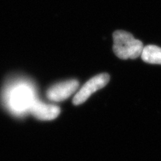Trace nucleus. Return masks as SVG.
<instances>
[{
	"label": "nucleus",
	"instance_id": "nucleus-2",
	"mask_svg": "<svg viewBox=\"0 0 161 161\" xmlns=\"http://www.w3.org/2000/svg\"><path fill=\"white\" fill-rule=\"evenodd\" d=\"M114 52L121 59H135L141 55L143 44L131 34L125 31H116L113 35Z\"/></svg>",
	"mask_w": 161,
	"mask_h": 161
},
{
	"label": "nucleus",
	"instance_id": "nucleus-6",
	"mask_svg": "<svg viewBox=\"0 0 161 161\" xmlns=\"http://www.w3.org/2000/svg\"><path fill=\"white\" fill-rule=\"evenodd\" d=\"M140 56L146 63L161 64V48L159 46L154 45L145 46Z\"/></svg>",
	"mask_w": 161,
	"mask_h": 161
},
{
	"label": "nucleus",
	"instance_id": "nucleus-1",
	"mask_svg": "<svg viewBox=\"0 0 161 161\" xmlns=\"http://www.w3.org/2000/svg\"><path fill=\"white\" fill-rule=\"evenodd\" d=\"M37 99L35 85L25 78L11 80L3 90V102L5 108L17 116L30 114L32 106Z\"/></svg>",
	"mask_w": 161,
	"mask_h": 161
},
{
	"label": "nucleus",
	"instance_id": "nucleus-4",
	"mask_svg": "<svg viewBox=\"0 0 161 161\" xmlns=\"http://www.w3.org/2000/svg\"><path fill=\"white\" fill-rule=\"evenodd\" d=\"M79 83L77 80H69L55 84L47 91V98L52 102H62L77 90Z\"/></svg>",
	"mask_w": 161,
	"mask_h": 161
},
{
	"label": "nucleus",
	"instance_id": "nucleus-3",
	"mask_svg": "<svg viewBox=\"0 0 161 161\" xmlns=\"http://www.w3.org/2000/svg\"><path fill=\"white\" fill-rule=\"evenodd\" d=\"M110 80V75L107 73H102L94 76L86 81L73 98V104L78 105L86 102L92 93L102 89L108 84Z\"/></svg>",
	"mask_w": 161,
	"mask_h": 161
},
{
	"label": "nucleus",
	"instance_id": "nucleus-5",
	"mask_svg": "<svg viewBox=\"0 0 161 161\" xmlns=\"http://www.w3.org/2000/svg\"><path fill=\"white\" fill-rule=\"evenodd\" d=\"M60 110L58 106L51 104H46L39 98L33 104L30 114L35 117L41 120L55 119L59 116Z\"/></svg>",
	"mask_w": 161,
	"mask_h": 161
}]
</instances>
